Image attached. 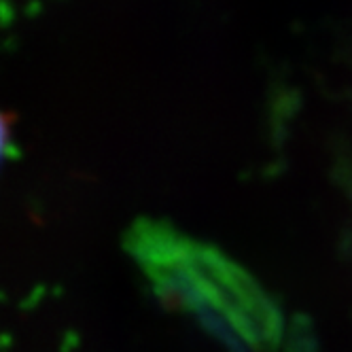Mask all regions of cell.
<instances>
[{
    "label": "cell",
    "instance_id": "cell-1",
    "mask_svg": "<svg viewBox=\"0 0 352 352\" xmlns=\"http://www.w3.org/2000/svg\"><path fill=\"white\" fill-rule=\"evenodd\" d=\"M125 246L162 304L193 314L230 352L278 348L283 314L253 276L214 246L155 221L134 223Z\"/></svg>",
    "mask_w": 352,
    "mask_h": 352
}]
</instances>
